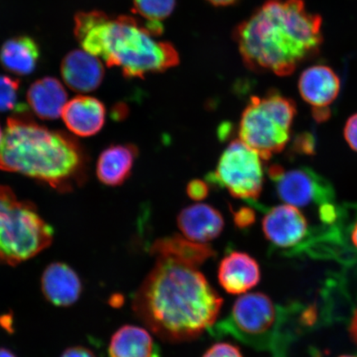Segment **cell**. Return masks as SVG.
Masks as SVG:
<instances>
[{"label": "cell", "mask_w": 357, "mask_h": 357, "mask_svg": "<svg viewBox=\"0 0 357 357\" xmlns=\"http://www.w3.org/2000/svg\"><path fill=\"white\" fill-rule=\"evenodd\" d=\"M0 357H17V356L8 348H0Z\"/></svg>", "instance_id": "obj_32"}, {"label": "cell", "mask_w": 357, "mask_h": 357, "mask_svg": "<svg viewBox=\"0 0 357 357\" xmlns=\"http://www.w3.org/2000/svg\"><path fill=\"white\" fill-rule=\"evenodd\" d=\"M293 149L297 153L312 155L314 153V138L310 133L298 134L294 141Z\"/></svg>", "instance_id": "obj_26"}, {"label": "cell", "mask_w": 357, "mask_h": 357, "mask_svg": "<svg viewBox=\"0 0 357 357\" xmlns=\"http://www.w3.org/2000/svg\"><path fill=\"white\" fill-rule=\"evenodd\" d=\"M177 225L186 238L206 243L222 234L225 220L215 208L197 204L182 209L177 217Z\"/></svg>", "instance_id": "obj_15"}, {"label": "cell", "mask_w": 357, "mask_h": 357, "mask_svg": "<svg viewBox=\"0 0 357 357\" xmlns=\"http://www.w3.org/2000/svg\"><path fill=\"white\" fill-rule=\"evenodd\" d=\"M61 73L66 86L79 93L96 91L105 77L102 62L84 50L69 52L62 60Z\"/></svg>", "instance_id": "obj_13"}, {"label": "cell", "mask_w": 357, "mask_h": 357, "mask_svg": "<svg viewBox=\"0 0 357 357\" xmlns=\"http://www.w3.org/2000/svg\"><path fill=\"white\" fill-rule=\"evenodd\" d=\"M322 17L305 0H267L234 32L248 69L287 77L319 52Z\"/></svg>", "instance_id": "obj_2"}, {"label": "cell", "mask_w": 357, "mask_h": 357, "mask_svg": "<svg viewBox=\"0 0 357 357\" xmlns=\"http://www.w3.org/2000/svg\"><path fill=\"white\" fill-rule=\"evenodd\" d=\"M344 137L351 149L357 153V114L348 119L344 128Z\"/></svg>", "instance_id": "obj_28"}, {"label": "cell", "mask_w": 357, "mask_h": 357, "mask_svg": "<svg viewBox=\"0 0 357 357\" xmlns=\"http://www.w3.org/2000/svg\"><path fill=\"white\" fill-rule=\"evenodd\" d=\"M202 357H244L238 346L229 342H218L205 351Z\"/></svg>", "instance_id": "obj_24"}, {"label": "cell", "mask_w": 357, "mask_h": 357, "mask_svg": "<svg viewBox=\"0 0 357 357\" xmlns=\"http://www.w3.org/2000/svg\"><path fill=\"white\" fill-rule=\"evenodd\" d=\"M67 97L63 84L54 77L38 79L26 93L29 105L34 114L44 120L59 118L66 105Z\"/></svg>", "instance_id": "obj_19"}, {"label": "cell", "mask_w": 357, "mask_h": 357, "mask_svg": "<svg viewBox=\"0 0 357 357\" xmlns=\"http://www.w3.org/2000/svg\"><path fill=\"white\" fill-rule=\"evenodd\" d=\"M208 1L211 2L213 6H227L238 1V0H208Z\"/></svg>", "instance_id": "obj_31"}, {"label": "cell", "mask_w": 357, "mask_h": 357, "mask_svg": "<svg viewBox=\"0 0 357 357\" xmlns=\"http://www.w3.org/2000/svg\"><path fill=\"white\" fill-rule=\"evenodd\" d=\"M268 174L275 184L279 198L293 206H307L323 193L318 178L306 169L285 171L280 165H272Z\"/></svg>", "instance_id": "obj_10"}, {"label": "cell", "mask_w": 357, "mask_h": 357, "mask_svg": "<svg viewBox=\"0 0 357 357\" xmlns=\"http://www.w3.org/2000/svg\"><path fill=\"white\" fill-rule=\"evenodd\" d=\"M231 211L233 212L235 225L238 229H247L256 221V213L252 208L242 207L236 211L231 208Z\"/></svg>", "instance_id": "obj_25"}, {"label": "cell", "mask_w": 357, "mask_h": 357, "mask_svg": "<svg viewBox=\"0 0 357 357\" xmlns=\"http://www.w3.org/2000/svg\"><path fill=\"white\" fill-rule=\"evenodd\" d=\"M139 20L127 15L112 19L101 11L80 12L75 17L74 33L84 51L102 58L109 67H119L126 78L144 79L176 66L180 57L173 45L159 41Z\"/></svg>", "instance_id": "obj_4"}, {"label": "cell", "mask_w": 357, "mask_h": 357, "mask_svg": "<svg viewBox=\"0 0 357 357\" xmlns=\"http://www.w3.org/2000/svg\"><path fill=\"white\" fill-rule=\"evenodd\" d=\"M138 149L132 144L112 145L102 151L96 166V174L102 184L119 186L131 176Z\"/></svg>", "instance_id": "obj_18"}, {"label": "cell", "mask_w": 357, "mask_h": 357, "mask_svg": "<svg viewBox=\"0 0 357 357\" xmlns=\"http://www.w3.org/2000/svg\"><path fill=\"white\" fill-rule=\"evenodd\" d=\"M349 331L352 340H354L357 345V309L354 317H352Z\"/></svg>", "instance_id": "obj_30"}, {"label": "cell", "mask_w": 357, "mask_h": 357, "mask_svg": "<svg viewBox=\"0 0 357 357\" xmlns=\"http://www.w3.org/2000/svg\"><path fill=\"white\" fill-rule=\"evenodd\" d=\"M351 241L352 243H354L355 247L357 248V222L351 231Z\"/></svg>", "instance_id": "obj_33"}, {"label": "cell", "mask_w": 357, "mask_h": 357, "mask_svg": "<svg viewBox=\"0 0 357 357\" xmlns=\"http://www.w3.org/2000/svg\"><path fill=\"white\" fill-rule=\"evenodd\" d=\"M309 223L298 208L280 205L268 211L262 220L266 238L280 248H290L300 244L307 234Z\"/></svg>", "instance_id": "obj_9"}, {"label": "cell", "mask_w": 357, "mask_h": 357, "mask_svg": "<svg viewBox=\"0 0 357 357\" xmlns=\"http://www.w3.org/2000/svg\"><path fill=\"white\" fill-rule=\"evenodd\" d=\"M40 49L29 36L8 39L0 50V62L4 69L17 75L32 74L37 67Z\"/></svg>", "instance_id": "obj_21"}, {"label": "cell", "mask_w": 357, "mask_h": 357, "mask_svg": "<svg viewBox=\"0 0 357 357\" xmlns=\"http://www.w3.org/2000/svg\"><path fill=\"white\" fill-rule=\"evenodd\" d=\"M105 114V107L100 100L79 96L66 102L61 116L70 132L79 137H91L104 127Z\"/></svg>", "instance_id": "obj_16"}, {"label": "cell", "mask_w": 357, "mask_h": 357, "mask_svg": "<svg viewBox=\"0 0 357 357\" xmlns=\"http://www.w3.org/2000/svg\"><path fill=\"white\" fill-rule=\"evenodd\" d=\"M281 311L266 294H245L235 301L227 319L214 324L208 331L220 337L231 335L245 344L271 351L275 344Z\"/></svg>", "instance_id": "obj_7"}, {"label": "cell", "mask_w": 357, "mask_h": 357, "mask_svg": "<svg viewBox=\"0 0 357 357\" xmlns=\"http://www.w3.org/2000/svg\"><path fill=\"white\" fill-rule=\"evenodd\" d=\"M176 0H133V12L145 22L162 25V22L172 15Z\"/></svg>", "instance_id": "obj_22"}, {"label": "cell", "mask_w": 357, "mask_h": 357, "mask_svg": "<svg viewBox=\"0 0 357 357\" xmlns=\"http://www.w3.org/2000/svg\"><path fill=\"white\" fill-rule=\"evenodd\" d=\"M341 82L330 67L316 65L303 71L298 91L312 109H328L340 92Z\"/></svg>", "instance_id": "obj_14"}, {"label": "cell", "mask_w": 357, "mask_h": 357, "mask_svg": "<svg viewBox=\"0 0 357 357\" xmlns=\"http://www.w3.org/2000/svg\"><path fill=\"white\" fill-rule=\"evenodd\" d=\"M258 262L242 252H231L218 266V278L222 288L230 294H244L260 282Z\"/></svg>", "instance_id": "obj_12"}, {"label": "cell", "mask_w": 357, "mask_h": 357, "mask_svg": "<svg viewBox=\"0 0 357 357\" xmlns=\"http://www.w3.org/2000/svg\"><path fill=\"white\" fill-rule=\"evenodd\" d=\"M89 159L69 133L38 124L28 107L19 105L7 120L0 144V169L44 183L59 192L86 182Z\"/></svg>", "instance_id": "obj_3"}, {"label": "cell", "mask_w": 357, "mask_h": 357, "mask_svg": "<svg viewBox=\"0 0 357 357\" xmlns=\"http://www.w3.org/2000/svg\"><path fill=\"white\" fill-rule=\"evenodd\" d=\"M186 193L191 199L201 201L208 197L209 187L206 182L195 178L187 185Z\"/></svg>", "instance_id": "obj_27"}, {"label": "cell", "mask_w": 357, "mask_h": 357, "mask_svg": "<svg viewBox=\"0 0 357 357\" xmlns=\"http://www.w3.org/2000/svg\"><path fill=\"white\" fill-rule=\"evenodd\" d=\"M41 289L45 298L52 305L66 307L79 301L83 284L70 266L63 262H53L43 271Z\"/></svg>", "instance_id": "obj_11"}, {"label": "cell", "mask_w": 357, "mask_h": 357, "mask_svg": "<svg viewBox=\"0 0 357 357\" xmlns=\"http://www.w3.org/2000/svg\"><path fill=\"white\" fill-rule=\"evenodd\" d=\"M60 357H97L95 352L86 347L75 346L67 348Z\"/></svg>", "instance_id": "obj_29"}, {"label": "cell", "mask_w": 357, "mask_h": 357, "mask_svg": "<svg viewBox=\"0 0 357 357\" xmlns=\"http://www.w3.org/2000/svg\"><path fill=\"white\" fill-rule=\"evenodd\" d=\"M3 133L2 132L1 127H0V144H1V141L3 139Z\"/></svg>", "instance_id": "obj_34"}, {"label": "cell", "mask_w": 357, "mask_h": 357, "mask_svg": "<svg viewBox=\"0 0 357 357\" xmlns=\"http://www.w3.org/2000/svg\"><path fill=\"white\" fill-rule=\"evenodd\" d=\"M296 114V102L278 91L253 96L241 117L240 140L256 151L263 160H270L288 144Z\"/></svg>", "instance_id": "obj_6"}, {"label": "cell", "mask_w": 357, "mask_h": 357, "mask_svg": "<svg viewBox=\"0 0 357 357\" xmlns=\"http://www.w3.org/2000/svg\"><path fill=\"white\" fill-rule=\"evenodd\" d=\"M109 357H160V351L146 329L124 325L111 337Z\"/></svg>", "instance_id": "obj_20"}, {"label": "cell", "mask_w": 357, "mask_h": 357, "mask_svg": "<svg viewBox=\"0 0 357 357\" xmlns=\"http://www.w3.org/2000/svg\"><path fill=\"white\" fill-rule=\"evenodd\" d=\"M222 298L198 268L156 259L134 294L132 309L146 328L165 342L194 340L211 329Z\"/></svg>", "instance_id": "obj_1"}, {"label": "cell", "mask_w": 357, "mask_h": 357, "mask_svg": "<svg viewBox=\"0 0 357 357\" xmlns=\"http://www.w3.org/2000/svg\"><path fill=\"white\" fill-rule=\"evenodd\" d=\"M20 80L7 75H0V112L15 110L17 96L20 88Z\"/></svg>", "instance_id": "obj_23"}, {"label": "cell", "mask_w": 357, "mask_h": 357, "mask_svg": "<svg viewBox=\"0 0 357 357\" xmlns=\"http://www.w3.org/2000/svg\"><path fill=\"white\" fill-rule=\"evenodd\" d=\"M339 357H357V356H339Z\"/></svg>", "instance_id": "obj_35"}, {"label": "cell", "mask_w": 357, "mask_h": 357, "mask_svg": "<svg viewBox=\"0 0 357 357\" xmlns=\"http://www.w3.org/2000/svg\"><path fill=\"white\" fill-rule=\"evenodd\" d=\"M262 159L243 141L234 140L227 146L218 160L215 172L207 181L226 189L236 199L257 201L264 184Z\"/></svg>", "instance_id": "obj_8"}, {"label": "cell", "mask_w": 357, "mask_h": 357, "mask_svg": "<svg viewBox=\"0 0 357 357\" xmlns=\"http://www.w3.org/2000/svg\"><path fill=\"white\" fill-rule=\"evenodd\" d=\"M150 252L156 259H166L195 268L216 254L211 245L196 243L178 234L155 241Z\"/></svg>", "instance_id": "obj_17"}, {"label": "cell", "mask_w": 357, "mask_h": 357, "mask_svg": "<svg viewBox=\"0 0 357 357\" xmlns=\"http://www.w3.org/2000/svg\"><path fill=\"white\" fill-rule=\"evenodd\" d=\"M53 234L32 203L0 186V262L15 266L29 260L52 244Z\"/></svg>", "instance_id": "obj_5"}]
</instances>
